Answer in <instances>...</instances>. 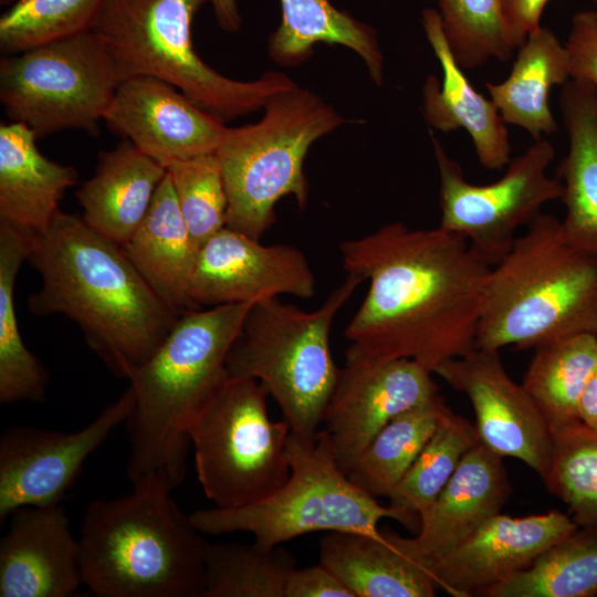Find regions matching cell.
<instances>
[{
  "instance_id": "ffe728a7",
  "label": "cell",
  "mask_w": 597,
  "mask_h": 597,
  "mask_svg": "<svg viewBox=\"0 0 597 597\" xmlns=\"http://www.w3.org/2000/svg\"><path fill=\"white\" fill-rule=\"evenodd\" d=\"M502 459L481 442L472 447L422 514L417 536L406 538L395 534L402 551L428 570L489 519L501 513L512 492Z\"/></svg>"
},
{
  "instance_id": "60d3db41",
  "label": "cell",
  "mask_w": 597,
  "mask_h": 597,
  "mask_svg": "<svg viewBox=\"0 0 597 597\" xmlns=\"http://www.w3.org/2000/svg\"><path fill=\"white\" fill-rule=\"evenodd\" d=\"M505 20L516 49L541 25L548 0H502Z\"/></svg>"
},
{
  "instance_id": "44dd1931",
  "label": "cell",
  "mask_w": 597,
  "mask_h": 597,
  "mask_svg": "<svg viewBox=\"0 0 597 597\" xmlns=\"http://www.w3.org/2000/svg\"><path fill=\"white\" fill-rule=\"evenodd\" d=\"M421 22L441 70V81L427 76L422 88L426 122L437 130L464 129L472 139L480 164L500 170L511 160L506 124L491 98L478 92L457 62L443 32L438 10L426 8Z\"/></svg>"
},
{
  "instance_id": "484cf974",
  "label": "cell",
  "mask_w": 597,
  "mask_h": 597,
  "mask_svg": "<svg viewBox=\"0 0 597 597\" xmlns=\"http://www.w3.org/2000/svg\"><path fill=\"white\" fill-rule=\"evenodd\" d=\"M122 247L142 276L171 310L181 314L196 308L190 298V281L198 248L180 212L167 172L142 224Z\"/></svg>"
},
{
  "instance_id": "836d02e7",
  "label": "cell",
  "mask_w": 597,
  "mask_h": 597,
  "mask_svg": "<svg viewBox=\"0 0 597 597\" xmlns=\"http://www.w3.org/2000/svg\"><path fill=\"white\" fill-rule=\"evenodd\" d=\"M295 567L294 556L281 545L266 548L256 543L211 544L206 557L203 597H285Z\"/></svg>"
},
{
  "instance_id": "277c9868",
  "label": "cell",
  "mask_w": 597,
  "mask_h": 597,
  "mask_svg": "<svg viewBox=\"0 0 597 597\" xmlns=\"http://www.w3.org/2000/svg\"><path fill=\"white\" fill-rule=\"evenodd\" d=\"M175 488L150 478L130 494L95 500L81 532L82 584L100 597H203L210 543L171 498Z\"/></svg>"
},
{
  "instance_id": "ab89813d",
  "label": "cell",
  "mask_w": 597,
  "mask_h": 597,
  "mask_svg": "<svg viewBox=\"0 0 597 597\" xmlns=\"http://www.w3.org/2000/svg\"><path fill=\"white\" fill-rule=\"evenodd\" d=\"M285 597H354L353 593L324 565L295 567L286 586Z\"/></svg>"
},
{
  "instance_id": "9c48e42d",
  "label": "cell",
  "mask_w": 597,
  "mask_h": 597,
  "mask_svg": "<svg viewBox=\"0 0 597 597\" xmlns=\"http://www.w3.org/2000/svg\"><path fill=\"white\" fill-rule=\"evenodd\" d=\"M289 480L273 494L253 504L197 510L190 515L202 534L251 533L254 543L272 548L313 532L378 534L383 519L398 522L384 506L348 478L339 467L325 430L313 437L290 432Z\"/></svg>"
},
{
  "instance_id": "603a6c76",
  "label": "cell",
  "mask_w": 597,
  "mask_h": 597,
  "mask_svg": "<svg viewBox=\"0 0 597 597\" xmlns=\"http://www.w3.org/2000/svg\"><path fill=\"white\" fill-rule=\"evenodd\" d=\"M166 168L129 140L100 153L94 175L76 197L82 218L98 233L124 245L145 219Z\"/></svg>"
},
{
  "instance_id": "4316f807",
  "label": "cell",
  "mask_w": 597,
  "mask_h": 597,
  "mask_svg": "<svg viewBox=\"0 0 597 597\" xmlns=\"http://www.w3.org/2000/svg\"><path fill=\"white\" fill-rule=\"evenodd\" d=\"M569 80L565 45L548 28L540 25L516 49L509 76L485 86L504 123L523 128L538 140L557 132L549 93Z\"/></svg>"
},
{
  "instance_id": "7402d4cb",
  "label": "cell",
  "mask_w": 597,
  "mask_h": 597,
  "mask_svg": "<svg viewBox=\"0 0 597 597\" xmlns=\"http://www.w3.org/2000/svg\"><path fill=\"white\" fill-rule=\"evenodd\" d=\"M36 139L22 123L0 125V222L30 235L50 226L77 182V171L42 155Z\"/></svg>"
},
{
  "instance_id": "30bf717a",
  "label": "cell",
  "mask_w": 597,
  "mask_h": 597,
  "mask_svg": "<svg viewBox=\"0 0 597 597\" xmlns=\"http://www.w3.org/2000/svg\"><path fill=\"white\" fill-rule=\"evenodd\" d=\"M268 396L260 381L230 376L187 428L198 481L217 507L259 502L290 478L291 429L270 419Z\"/></svg>"
},
{
  "instance_id": "4dcf8cb0",
  "label": "cell",
  "mask_w": 597,
  "mask_h": 597,
  "mask_svg": "<svg viewBox=\"0 0 597 597\" xmlns=\"http://www.w3.org/2000/svg\"><path fill=\"white\" fill-rule=\"evenodd\" d=\"M479 442L474 425L447 406L433 433L388 496L398 522L418 532L422 514L451 479L463 455Z\"/></svg>"
},
{
  "instance_id": "4fadbf2b",
  "label": "cell",
  "mask_w": 597,
  "mask_h": 597,
  "mask_svg": "<svg viewBox=\"0 0 597 597\" xmlns=\"http://www.w3.org/2000/svg\"><path fill=\"white\" fill-rule=\"evenodd\" d=\"M432 374L416 360L349 345L322 422L346 473L386 423L439 395Z\"/></svg>"
},
{
  "instance_id": "cb8c5ba5",
  "label": "cell",
  "mask_w": 597,
  "mask_h": 597,
  "mask_svg": "<svg viewBox=\"0 0 597 597\" xmlns=\"http://www.w3.org/2000/svg\"><path fill=\"white\" fill-rule=\"evenodd\" d=\"M559 105L569 140L558 167L565 206L561 226L574 248L597 261V88L569 80Z\"/></svg>"
},
{
  "instance_id": "5bb4252c",
  "label": "cell",
  "mask_w": 597,
  "mask_h": 597,
  "mask_svg": "<svg viewBox=\"0 0 597 597\" xmlns=\"http://www.w3.org/2000/svg\"><path fill=\"white\" fill-rule=\"evenodd\" d=\"M134 404L128 387L78 431H53L27 425L7 429L0 438V520L23 506L60 503L84 462L128 419Z\"/></svg>"
},
{
  "instance_id": "d590c367",
  "label": "cell",
  "mask_w": 597,
  "mask_h": 597,
  "mask_svg": "<svg viewBox=\"0 0 597 597\" xmlns=\"http://www.w3.org/2000/svg\"><path fill=\"white\" fill-rule=\"evenodd\" d=\"M438 13L447 42L463 70L490 60L509 61L516 46L502 0H439Z\"/></svg>"
},
{
  "instance_id": "8fae6325",
  "label": "cell",
  "mask_w": 597,
  "mask_h": 597,
  "mask_svg": "<svg viewBox=\"0 0 597 597\" xmlns=\"http://www.w3.org/2000/svg\"><path fill=\"white\" fill-rule=\"evenodd\" d=\"M101 38L82 32L0 61V102L38 138L65 130L96 136L122 82Z\"/></svg>"
},
{
  "instance_id": "b9f144b4",
  "label": "cell",
  "mask_w": 597,
  "mask_h": 597,
  "mask_svg": "<svg viewBox=\"0 0 597 597\" xmlns=\"http://www.w3.org/2000/svg\"><path fill=\"white\" fill-rule=\"evenodd\" d=\"M579 420L597 431V367L582 392L578 405Z\"/></svg>"
},
{
  "instance_id": "6da1fadb",
  "label": "cell",
  "mask_w": 597,
  "mask_h": 597,
  "mask_svg": "<svg viewBox=\"0 0 597 597\" xmlns=\"http://www.w3.org/2000/svg\"><path fill=\"white\" fill-rule=\"evenodd\" d=\"M343 268L368 282L345 337L381 358L433 373L476 348L490 266L460 235L401 222L339 244Z\"/></svg>"
},
{
  "instance_id": "ba28073f",
  "label": "cell",
  "mask_w": 597,
  "mask_h": 597,
  "mask_svg": "<svg viewBox=\"0 0 597 597\" xmlns=\"http://www.w3.org/2000/svg\"><path fill=\"white\" fill-rule=\"evenodd\" d=\"M262 118L230 128L217 149L228 210L226 227L259 239L275 223V205L293 196L308 200L304 159L314 142L342 123L341 115L315 93L294 87L274 94Z\"/></svg>"
},
{
  "instance_id": "d6a6232c",
  "label": "cell",
  "mask_w": 597,
  "mask_h": 597,
  "mask_svg": "<svg viewBox=\"0 0 597 597\" xmlns=\"http://www.w3.org/2000/svg\"><path fill=\"white\" fill-rule=\"evenodd\" d=\"M486 597L597 596V531L578 527L526 569L490 586Z\"/></svg>"
},
{
  "instance_id": "74e56055",
  "label": "cell",
  "mask_w": 597,
  "mask_h": 597,
  "mask_svg": "<svg viewBox=\"0 0 597 597\" xmlns=\"http://www.w3.org/2000/svg\"><path fill=\"white\" fill-rule=\"evenodd\" d=\"M176 199L198 250L226 227L228 198L216 153L165 166Z\"/></svg>"
},
{
  "instance_id": "f1b7e54d",
  "label": "cell",
  "mask_w": 597,
  "mask_h": 597,
  "mask_svg": "<svg viewBox=\"0 0 597 597\" xmlns=\"http://www.w3.org/2000/svg\"><path fill=\"white\" fill-rule=\"evenodd\" d=\"M596 367V334H579L535 348L521 385L552 433L580 421L579 399Z\"/></svg>"
},
{
  "instance_id": "7c38bea8",
  "label": "cell",
  "mask_w": 597,
  "mask_h": 597,
  "mask_svg": "<svg viewBox=\"0 0 597 597\" xmlns=\"http://www.w3.org/2000/svg\"><path fill=\"white\" fill-rule=\"evenodd\" d=\"M440 178L439 227L462 237L490 265L499 263L542 208L563 196V184L546 171L555 157L553 145L538 139L511 159L496 181L474 185L464 178L461 165L448 156L430 132Z\"/></svg>"
},
{
  "instance_id": "8992f818",
  "label": "cell",
  "mask_w": 597,
  "mask_h": 597,
  "mask_svg": "<svg viewBox=\"0 0 597 597\" xmlns=\"http://www.w3.org/2000/svg\"><path fill=\"white\" fill-rule=\"evenodd\" d=\"M208 0H106L93 27L122 78L150 76L184 93L222 121L264 107L276 93L297 85L269 71L238 81L214 71L196 52L192 22Z\"/></svg>"
},
{
  "instance_id": "ac0fdd59",
  "label": "cell",
  "mask_w": 597,
  "mask_h": 597,
  "mask_svg": "<svg viewBox=\"0 0 597 597\" xmlns=\"http://www.w3.org/2000/svg\"><path fill=\"white\" fill-rule=\"evenodd\" d=\"M578 528L572 517L549 511L524 517L499 513L428 567L437 587L454 597L485 588L528 568L554 544Z\"/></svg>"
},
{
  "instance_id": "d6986e66",
  "label": "cell",
  "mask_w": 597,
  "mask_h": 597,
  "mask_svg": "<svg viewBox=\"0 0 597 597\" xmlns=\"http://www.w3.org/2000/svg\"><path fill=\"white\" fill-rule=\"evenodd\" d=\"M0 540V597H67L82 584L80 544L60 503L23 506Z\"/></svg>"
},
{
  "instance_id": "5b68a950",
  "label": "cell",
  "mask_w": 597,
  "mask_h": 597,
  "mask_svg": "<svg viewBox=\"0 0 597 597\" xmlns=\"http://www.w3.org/2000/svg\"><path fill=\"white\" fill-rule=\"evenodd\" d=\"M526 228L489 272L476 348H536L597 335V261L566 240L552 214Z\"/></svg>"
},
{
  "instance_id": "d4e9b609",
  "label": "cell",
  "mask_w": 597,
  "mask_h": 597,
  "mask_svg": "<svg viewBox=\"0 0 597 597\" xmlns=\"http://www.w3.org/2000/svg\"><path fill=\"white\" fill-rule=\"evenodd\" d=\"M320 563L354 597L436 596L430 573L402 551L392 532H329L320 542Z\"/></svg>"
},
{
  "instance_id": "52a82bcc",
  "label": "cell",
  "mask_w": 597,
  "mask_h": 597,
  "mask_svg": "<svg viewBox=\"0 0 597 597\" xmlns=\"http://www.w3.org/2000/svg\"><path fill=\"white\" fill-rule=\"evenodd\" d=\"M364 280L347 273L314 311L279 297L250 307L228 357L231 377L260 381L292 432L313 437L338 379L329 335L337 313Z\"/></svg>"
},
{
  "instance_id": "3957f363",
  "label": "cell",
  "mask_w": 597,
  "mask_h": 597,
  "mask_svg": "<svg viewBox=\"0 0 597 597\" xmlns=\"http://www.w3.org/2000/svg\"><path fill=\"white\" fill-rule=\"evenodd\" d=\"M253 303L181 313L155 349L128 377L133 484L160 478L177 488L186 475L187 428L230 377L228 354Z\"/></svg>"
},
{
  "instance_id": "1f68e13d",
  "label": "cell",
  "mask_w": 597,
  "mask_h": 597,
  "mask_svg": "<svg viewBox=\"0 0 597 597\" xmlns=\"http://www.w3.org/2000/svg\"><path fill=\"white\" fill-rule=\"evenodd\" d=\"M447 405L440 395L386 423L347 471L373 498H388L433 433Z\"/></svg>"
},
{
  "instance_id": "9a60e30c",
  "label": "cell",
  "mask_w": 597,
  "mask_h": 597,
  "mask_svg": "<svg viewBox=\"0 0 597 597\" xmlns=\"http://www.w3.org/2000/svg\"><path fill=\"white\" fill-rule=\"evenodd\" d=\"M433 374L464 394L473 408L480 442L500 457L523 461L543 480L553 454V433L544 416L507 374L499 350L475 348L446 360Z\"/></svg>"
},
{
  "instance_id": "f546056e",
  "label": "cell",
  "mask_w": 597,
  "mask_h": 597,
  "mask_svg": "<svg viewBox=\"0 0 597 597\" xmlns=\"http://www.w3.org/2000/svg\"><path fill=\"white\" fill-rule=\"evenodd\" d=\"M30 234L0 222V402H39L49 374L27 348L14 306V285L28 259Z\"/></svg>"
},
{
  "instance_id": "f6af8a7d",
  "label": "cell",
  "mask_w": 597,
  "mask_h": 597,
  "mask_svg": "<svg viewBox=\"0 0 597 597\" xmlns=\"http://www.w3.org/2000/svg\"><path fill=\"white\" fill-rule=\"evenodd\" d=\"M597 3V0H594Z\"/></svg>"
},
{
  "instance_id": "f35d334b",
  "label": "cell",
  "mask_w": 597,
  "mask_h": 597,
  "mask_svg": "<svg viewBox=\"0 0 597 597\" xmlns=\"http://www.w3.org/2000/svg\"><path fill=\"white\" fill-rule=\"evenodd\" d=\"M565 49L570 80L585 81L597 88V11L574 14Z\"/></svg>"
},
{
  "instance_id": "7a4b0ae2",
  "label": "cell",
  "mask_w": 597,
  "mask_h": 597,
  "mask_svg": "<svg viewBox=\"0 0 597 597\" xmlns=\"http://www.w3.org/2000/svg\"><path fill=\"white\" fill-rule=\"evenodd\" d=\"M27 261L42 279L28 298L30 312L73 321L118 377L128 379L180 315L156 294L123 247L82 217L60 211L44 231L30 235Z\"/></svg>"
},
{
  "instance_id": "83f0119b",
  "label": "cell",
  "mask_w": 597,
  "mask_h": 597,
  "mask_svg": "<svg viewBox=\"0 0 597 597\" xmlns=\"http://www.w3.org/2000/svg\"><path fill=\"white\" fill-rule=\"evenodd\" d=\"M282 18L271 34L269 51L279 64L295 66L314 53L316 43L339 44L355 51L378 85L384 80V55L370 25L337 9L329 0H280Z\"/></svg>"
},
{
  "instance_id": "e0dca14e",
  "label": "cell",
  "mask_w": 597,
  "mask_h": 597,
  "mask_svg": "<svg viewBox=\"0 0 597 597\" xmlns=\"http://www.w3.org/2000/svg\"><path fill=\"white\" fill-rule=\"evenodd\" d=\"M164 167L216 153L228 127L175 86L150 76L122 80L103 119Z\"/></svg>"
},
{
  "instance_id": "7bdbcfd3",
  "label": "cell",
  "mask_w": 597,
  "mask_h": 597,
  "mask_svg": "<svg viewBox=\"0 0 597 597\" xmlns=\"http://www.w3.org/2000/svg\"><path fill=\"white\" fill-rule=\"evenodd\" d=\"M213 8L218 24L227 32H235L241 25V17L235 0H208Z\"/></svg>"
},
{
  "instance_id": "8d00e7d4",
  "label": "cell",
  "mask_w": 597,
  "mask_h": 597,
  "mask_svg": "<svg viewBox=\"0 0 597 597\" xmlns=\"http://www.w3.org/2000/svg\"><path fill=\"white\" fill-rule=\"evenodd\" d=\"M106 0H15L0 18V49L14 54L93 30Z\"/></svg>"
},
{
  "instance_id": "2e32d148",
  "label": "cell",
  "mask_w": 597,
  "mask_h": 597,
  "mask_svg": "<svg viewBox=\"0 0 597 597\" xmlns=\"http://www.w3.org/2000/svg\"><path fill=\"white\" fill-rule=\"evenodd\" d=\"M315 293V275L303 251L289 244L265 245L228 227L198 250L190 281L196 308L280 295L308 300Z\"/></svg>"
},
{
  "instance_id": "ee69618b",
  "label": "cell",
  "mask_w": 597,
  "mask_h": 597,
  "mask_svg": "<svg viewBox=\"0 0 597 597\" xmlns=\"http://www.w3.org/2000/svg\"><path fill=\"white\" fill-rule=\"evenodd\" d=\"M15 0H0L1 4H9L10 2H14Z\"/></svg>"
},
{
  "instance_id": "e575fe53",
  "label": "cell",
  "mask_w": 597,
  "mask_h": 597,
  "mask_svg": "<svg viewBox=\"0 0 597 597\" xmlns=\"http://www.w3.org/2000/svg\"><path fill=\"white\" fill-rule=\"evenodd\" d=\"M578 527L597 531V431L582 421L553 432V454L543 479Z\"/></svg>"
}]
</instances>
